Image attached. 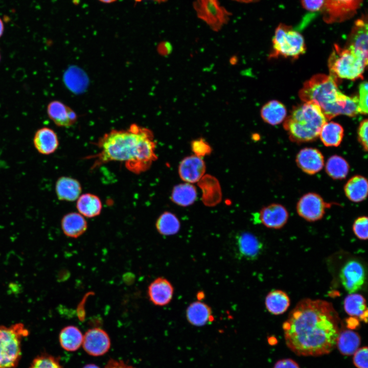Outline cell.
<instances>
[{"instance_id":"obj_1","label":"cell","mask_w":368,"mask_h":368,"mask_svg":"<svg viewBox=\"0 0 368 368\" xmlns=\"http://www.w3.org/2000/svg\"><path fill=\"white\" fill-rule=\"evenodd\" d=\"M339 323L338 314L331 303L303 299L283 324L286 345L298 356L329 354L336 345Z\"/></svg>"},{"instance_id":"obj_2","label":"cell","mask_w":368,"mask_h":368,"mask_svg":"<svg viewBox=\"0 0 368 368\" xmlns=\"http://www.w3.org/2000/svg\"><path fill=\"white\" fill-rule=\"evenodd\" d=\"M98 153L87 158L94 159L95 169L110 162L124 163L130 172L140 174L148 170L157 159L156 142L152 131L136 124L125 129H113L96 143Z\"/></svg>"},{"instance_id":"obj_3","label":"cell","mask_w":368,"mask_h":368,"mask_svg":"<svg viewBox=\"0 0 368 368\" xmlns=\"http://www.w3.org/2000/svg\"><path fill=\"white\" fill-rule=\"evenodd\" d=\"M298 96L304 102L317 105L327 120L340 114L353 117L360 113L358 97L342 94L330 75H314L304 83Z\"/></svg>"},{"instance_id":"obj_4","label":"cell","mask_w":368,"mask_h":368,"mask_svg":"<svg viewBox=\"0 0 368 368\" xmlns=\"http://www.w3.org/2000/svg\"><path fill=\"white\" fill-rule=\"evenodd\" d=\"M327 121L317 105L305 102L293 108L283 126L291 141L302 143L315 141Z\"/></svg>"},{"instance_id":"obj_5","label":"cell","mask_w":368,"mask_h":368,"mask_svg":"<svg viewBox=\"0 0 368 368\" xmlns=\"http://www.w3.org/2000/svg\"><path fill=\"white\" fill-rule=\"evenodd\" d=\"M367 60L346 48L337 44L334 48L328 59L330 76L337 78L355 80L363 78Z\"/></svg>"},{"instance_id":"obj_6","label":"cell","mask_w":368,"mask_h":368,"mask_svg":"<svg viewBox=\"0 0 368 368\" xmlns=\"http://www.w3.org/2000/svg\"><path fill=\"white\" fill-rule=\"evenodd\" d=\"M29 331L21 323L0 326V368H16L21 357V342Z\"/></svg>"},{"instance_id":"obj_7","label":"cell","mask_w":368,"mask_h":368,"mask_svg":"<svg viewBox=\"0 0 368 368\" xmlns=\"http://www.w3.org/2000/svg\"><path fill=\"white\" fill-rule=\"evenodd\" d=\"M273 51L270 57L283 56L297 58L305 52L306 45L303 36L290 26L280 24L275 30L272 39Z\"/></svg>"},{"instance_id":"obj_8","label":"cell","mask_w":368,"mask_h":368,"mask_svg":"<svg viewBox=\"0 0 368 368\" xmlns=\"http://www.w3.org/2000/svg\"><path fill=\"white\" fill-rule=\"evenodd\" d=\"M362 3V0H325L323 19L328 24L347 20L356 14Z\"/></svg>"},{"instance_id":"obj_9","label":"cell","mask_w":368,"mask_h":368,"mask_svg":"<svg viewBox=\"0 0 368 368\" xmlns=\"http://www.w3.org/2000/svg\"><path fill=\"white\" fill-rule=\"evenodd\" d=\"M330 205L319 194L309 192L299 199L296 210L298 215L305 220L315 222L324 217L326 209Z\"/></svg>"},{"instance_id":"obj_10","label":"cell","mask_w":368,"mask_h":368,"mask_svg":"<svg viewBox=\"0 0 368 368\" xmlns=\"http://www.w3.org/2000/svg\"><path fill=\"white\" fill-rule=\"evenodd\" d=\"M340 279L345 290L353 293L360 290L365 280V273L362 264L352 260L347 262L341 269Z\"/></svg>"},{"instance_id":"obj_11","label":"cell","mask_w":368,"mask_h":368,"mask_svg":"<svg viewBox=\"0 0 368 368\" xmlns=\"http://www.w3.org/2000/svg\"><path fill=\"white\" fill-rule=\"evenodd\" d=\"M85 351L94 356H102L110 348V339L103 329L94 328L88 329L83 335L82 343Z\"/></svg>"},{"instance_id":"obj_12","label":"cell","mask_w":368,"mask_h":368,"mask_svg":"<svg viewBox=\"0 0 368 368\" xmlns=\"http://www.w3.org/2000/svg\"><path fill=\"white\" fill-rule=\"evenodd\" d=\"M346 48L367 60V22L363 16L357 19L348 38Z\"/></svg>"},{"instance_id":"obj_13","label":"cell","mask_w":368,"mask_h":368,"mask_svg":"<svg viewBox=\"0 0 368 368\" xmlns=\"http://www.w3.org/2000/svg\"><path fill=\"white\" fill-rule=\"evenodd\" d=\"M297 167L304 173L314 175L320 172L325 166V158L318 149L306 147L301 149L295 157Z\"/></svg>"},{"instance_id":"obj_14","label":"cell","mask_w":368,"mask_h":368,"mask_svg":"<svg viewBox=\"0 0 368 368\" xmlns=\"http://www.w3.org/2000/svg\"><path fill=\"white\" fill-rule=\"evenodd\" d=\"M289 218L286 208L280 203H273L263 208L259 212V219L266 227L273 229L283 227Z\"/></svg>"},{"instance_id":"obj_15","label":"cell","mask_w":368,"mask_h":368,"mask_svg":"<svg viewBox=\"0 0 368 368\" xmlns=\"http://www.w3.org/2000/svg\"><path fill=\"white\" fill-rule=\"evenodd\" d=\"M205 171V163L201 157L195 155L185 157L178 167L181 179L190 183L198 182L204 175Z\"/></svg>"},{"instance_id":"obj_16","label":"cell","mask_w":368,"mask_h":368,"mask_svg":"<svg viewBox=\"0 0 368 368\" xmlns=\"http://www.w3.org/2000/svg\"><path fill=\"white\" fill-rule=\"evenodd\" d=\"M174 294V287L166 279L158 277L153 281L148 288L150 302L157 306H164L170 303Z\"/></svg>"},{"instance_id":"obj_17","label":"cell","mask_w":368,"mask_h":368,"mask_svg":"<svg viewBox=\"0 0 368 368\" xmlns=\"http://www.w3.org/2000/svg\"><path fill=\"white\" fill-rule=\"evenodd\" d=\"M33 142L36 151L44 155L54 153L58 149L59 144L56 133L54 130L47 127L40 128L35 132Z\"/></svg>"},{"instance_id":"obj_18","label":"cell","mask_w":368,"mask_h":368,"mask_svg":"<svg viewBox=\"0 0 368 368\" xmlns=\"http://www.w3.org/2000/svg\"><path fill=\"white\" fill-rule=\"evenodd\" d=\"M47 113L49 118L59 127H70L77 120V114L72 108L57 100L49 103Z\"/></svg>"},{"instance_id":"obj_19","label":"cell","mask_w":368,"mask_h":368,"mask_svg":"<svg viewBox=\"0 0 368 368\" xmlns=\"http://www.w3.org/2000/svg\"><path fill=\"white\" fill-rule=\"evenodd\" d=\"M197 182L202 191L201 199L205 205L214 206L220 203L222 199L221 189L215 177L206 174Z\"/></svg>"},{"instance_id":"obj_20","label":"cell","mask_w":368,"mask_h":368,"mask_svg":"<svg viewBox=\"0 0 368 368\" xmlns=\"http://www.w3.org/2000/svg\"><path fill=\"white\" fill-rule=\"evenodd\" d=\"M55 191L59 200L71 202L77 200L81 195L82 187L77 179L63 176L56 180Z\"/></svg>"},{"instance_id":"obj_21","label":"cell","mask_w":368,"mask_h":368,"mask_svg":"<svg viewBox=\"0 0 368 368\" xmlns=\"http://www.w3.org/2000/svg\"><path fill=\"white\" fill-rule=\"evenodd\" d=\"M237 254L241 258L253 260L258 257L262 249V244L254 235L244 232L236 237Z\"/></svg>"},{"instance_id":"obj_22","label":"cell","mask_w":368,"mask_h":368,"mask_svg":"<svg viewBox=\"0 0 368 368\" xmlns=\"http://www.w3.org/2000/svg\"><path fill=\"white\" fill-rule=\"evenodd\" d=\"M61 227L63 234L68 237L77 238L83 235L87 228V222L80 213L71 212L61 219Z\"/></svg>"},{"instance_id":"obj_23","label":"cell","mask_w":368,"mask_h":368,"mask_svg":"<svg viewBox=\"0 0 368 368\" xmlns=\"http://www.w3.org/2000/svg\"><path fill=\"white\" fill-rule=\"evenodd\" d=\"M188 322L193 326L201 327L213 320L211 308L201 301H196L188 306L186 312Z\"/></svg>"},{"instance_id":"obj_24","label":"cell","mask_w":368,"mask_h":368,"mask_svg":"<svg viewBox=\"0 0 368 368\" xmlns=\"http://www.w3.org/2000/svg\"><path fill=\"white\" fill-rule=\"evenodd\" d=\"M197 5L200 8L199 9L200 17L203 18L209 24L213 27H216V24L218 26L224 22L225 19L221 16H224L227 13H224L223 9H221L217 0H197Z\"/></svg>"},{"instance_id":"obj_25","label":"cell","mask_w":368,"mask_h":368,"mask_svg":"<svg viewBox=\"0 0 368 368\" xmlns=\"http://www.w3.org/2000/svg\"><path fill=\"white\" fill-rule=\"evenodd\" d=\"M343 191L346 197L350 201L360 202L364 200L367 196V180L362 175H354L346 182Z\"/></svg>"},{"instance_id":"obj_26","label":"cell","mask_w":368,"mask_h":368,"mask_svg":"<svg viewBox=\"0 0 368 368\" xmlns=\"http://www.w3.org/2000/svg\"><path fill=\"white\" fill-rule=\"evenodd\" d=\"M76 207L79 213L83 216L93 218L100 214L102 204L98 196L91 193H85L78 198Z\"/></svg>"},{"instance_id":"obj_27","label":"cell","mask_w":368,"mask_h":368,"mask_svg":"<svg viewBox=\"0 0 368 368\" xmlns=\"http://www.w3.org/2000/svg\"><path fill=\"white\" fill-rule=\"evenodd\" d=\"M343 308L349 315L367 322V309L366 301L362 295L353 293L347 295L344 300Z\"/></svg>"},{"instance_id":"obj_28","label":"cell","mask_w":368,"mask_h":368,"mask_svg":"<svg viewBox=\"0 0 368 368\" xmlns=\"http://www.w3.org/2000/svg\"><path fill=\"white\" fill-rule=\"evenodd\" d=\"M83 336L81 331L77 327L70 325L61 329L59 335V341L64 350L74 352L81 347Z\"/></svg>"},{"instance_id":"obj_29","label":"cell","mask_w":368,"mask_h":368,"mask_svg":"<svg viewBox=\"0 0 368 368\" xmlns=\"http://www.w3.org/2000/svg\"><path fill=\"white\" fill-rule=\"evenodd\" d=\"M361 338L359 335L351 330L340 331L336 346L340 353L344 356H351L359 349Z\"/></svg>"},{"instance_id":"obj_30","label":"cell","mask_w":368,"mask_h":368,"mask_svg":"<svg viewBox=\"0 0 368 368\" xmlns=\"http://www.w3.org/2000/svg\"><path fill=\"white\" fill-rule=\"evenodd\" d=\"M344 130L338 123L326 122L321 128L319 136L322 143L326 147H338L343 139Z\"/></svg>"},{"instance_id":"obj_31","label":"cell","mask_w":368,"mask_h":368,"mask_svg":"<svg viewBox=\"0 0 368 368\" xmlns=\"http://www.w3.org/2000/svg\"><path fill=\"white\" fill-rule=\"evenodd\" d=\"M265 304L267 310L274 315L284 313L290 306L287 294L280 290L269 292L266 296Z\"/></svg>"},{"instance_id":"obj_32","label":"cell","mask_w":368,"mask_h":368,"mask_svg":"<svg viewBox=\"0 0 368 368\" xmlns=\"http://www.w3.org/2000/svg\"><path fill=\"white\" fill-rule=\"evenodd\" d=\"M287 111L285 106L280 102L272 100L262 108L261 115L266 123L275 125L282 123L286 118Z\"/></svg>"},{"instance_id":"obj_33","label":"cell","mask_w":368,"mask_h":368,"mask_svg":"<svg viewBox=\"0 0 368 368\" xmlns=\"http://www.w3.org/2000/svg\"><path fill=\"white\" fill-rule=\"evenodd\" d=\"M324 166L327 175L334 180L346 178L350 170V165L347 160L336 154L329 157Z\"/></svg>"},{"instance_id":"obj_34","label":"cell","mask_w":368,"mask_h":368,"mask_svg":"<svg viewBox=\"0 0 368 368\" xmlns=\"http://www.w3.org/2000/svg\"><path fill=\"white\" fill-rule=\"evenodd\" d=\"M171 200L175 204L182 206L192 204L197 198L195 187L188 182L175 186L172 191Z\"/></svg>"},{"instance_id":"obj_35","label":"cell","mask_w":368,"mask_h":368,"mask_svg":"<svg viewBox=\"0 0 368 368\" xmlns=\"http://www.w3.org/2000/svg\"><path fill=\"white\" fill-rule=\"evenodd\" d=\"M155 226L158 232L164 236L176 234L180 229V222L173 213L166 212L162 214L156 220Z\"/></svg>"},{"instance_id":"obj_36","label":"cell","mask_w":368,"mask_h":368,"mask_svg":"<svg viewBox=\"0 0 368 368\" xmlns=\"http://www.w3.org/2000/svg\"><path fill=\"white\" fill-rule=\"evenodd\" d=\"M29 368H64L59 360L47 353H41L32 360Z\"/></svg>"},{"instance_id":"obj_37","label":"cell","mask_w":368,"mask_h":368,"mask_svg":"<svg viewBox=\"0 0 368 368\" xmlns=\"http://www.w3.org/2000/svg\"><path fill=\"white\" fill-rule=\"evenodd\" d=\"M368 218L362 216L357 218L353 222L352 229L355 235L359 239L366 240L368 238Z\"/></svg>"},{"instance_id":"obj_38","label":"cell","mask_w":368,"mask_h":368,"mask_svg":"<svg viewBox=\"0 0 368 368\" xmlns=\"http://www.w3.org/2000/svg\"><path fill=\"white\" fill-rule=\"evenodd\" d=\"M191 148L195 155L200 157L210 154L212 151L209 143L202 138L193 140Z\"/></svg>"},{"instance_id":"obj_39","label":"cell","mask_w":368,"mask_h":368,"mask_svg":"<svg viewBox=\"0 0 368 368\" xmlns=\"http://www.w3.org/2000/svg\"><path fill=\"white\" fill-rule=\"evenodd\" d=\"M368 84L366 81L362 82L359 87L358 103L359 111L361 114L367 113Z\"/></svg>"},{"instance_id":"obj_40","label":"cell","mask_w":368,"mask_h":368,"mask_svg":"<svg viewBox=\"0 0 368 368\" xmlns=\"http://www.w3.org/2000/svg\"><path fill=\"white\" fill-rule=\"evenodd\" d=\"M367 347L359 348L354 353L353 361L357 368H367Z\"/></svg>"},{"instance_id":"obj_41","label":"cell","mask_w":368,"mask_h":368,"mask_svg":"<svg viewBox=\"0 0 368 368\" xmlns=\"http://www.w3.org/2000/svg\"><path fill=\"white\" fill-rule=\"evenodd\" d=\"M367 128L368 121L365 119L360 122L357 132L358 141L365 152L368 149Z\"/></svg>"},{"instance_id":"obj_42","label":"cell","mask_w":368,"mask_h":368,"mask_svg":"<svg viewBox=\"0 0 368 368\" xmlns=\"http://www.w3.org/2000/svg\"><path fill=\"white\" fill-rule=\"evenodd\" d=\"M325 0H301L302 5L304 9L311 12L321 10Z\"/></svg>"},{"instance_id":"obj_43","label":"cell","mask_w":368,"mask_h":368,"mask_svg":"<svg viewBox=\"0 0 368 368\" xmlns=\"http://www.w3.org/2000/svg\"><path fill=\"white\" fill-rule=\"evenodd\" d=\"M273 368H300L298 364L293 360L289 358L278 360Z\"/></svg>"},{"instance_id":"obj_44","label":"cell","mask_w":368,"mask_h":368,"mask_svg":"<svg viewBox=\"0 0 368 368\" xmlns=\"http://www.w3.org/2000/svg\"><path fill=\"white\" fill-rule=\"evenodd\" d=\"M104 368H135L132 365L125 363L122 360H117L115 359H110Z\"/></svg>"},{"instance_id":"obj_45","label":"cell","mask_w":368,"mask_h":368,"mask_svg":"<svg viewBox=\"0 0 368 368\" xmlns=\"http://www.w3.org/2000/svg\"><path fill=\"white\" fill-rule=\"evenodd\" d=\"M234 1H236L240 3H253L255 2H257L259 0H233Z\"/></svg>"},{"instance_id":"obj_46","label":"cell","mask_w":368,"mask_h":368,"mask_svg":"<svg viewBox=\"0 0 368 368\" xmlns=\"http://www.w3.org/2000/svg\"><path fill=\"white\" fill-rule=\"evenodd\" d=\"M83 368H100L98 365L95 364H88L85 365Z\"/></svg>"},{"instance_id":"obj_47","label":"cell","mask_w":368,"mask_h":368,"mask_svg":"<svg viewBox=\"0 0 368 368\" xmlns=\"http://www.w3.org/2000/svg\"><path fill=\"white\" fill-rule=\"evenodd\" d=\"M4 32V25L2 21V20L0 19V37L2 36L3 33Z\"/></svg>"},{"instance_id":"obj_48","label":"cell","mask_w":368,"mask_h":368,"mask_svg":"<svg viewBox=\"0 0 368 368\" xmlns=\"http://www.w3.org/2000/svg\"><path fill=\"white\" fill-rule=\"evenodd\" d=\"M102 3H105V4H110L112 3L113 2H114L117 0H99Z\"/></svg>"},{"instance_id":"obj_49","label":"cell","mask_w":368,"mask_h":368,"mask_svg":"<svg viewBox=\"0 0 368 368\" xmlns=\"http://www.w3.org/2000/svg\"><path fill=\"white\" fill-rule=\"evenodd\" d=\"M0 59H1V55H0Z\"/></svg>"}]
</instances>
